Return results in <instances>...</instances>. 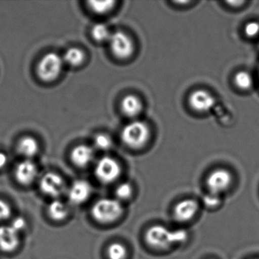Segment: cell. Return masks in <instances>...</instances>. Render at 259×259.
<instances>
[{
    "instance_id": "1",
    "label": "cell",
    "mask_w": 259,
    "mask_h": 259,
    "mask_svg": "<svg viewBox=\"0 0 259 259\" xmlns=\"http://www.w3.org/2000/svg\"><path fill=\"white\" fill-rule=\"evenodd\" d=\"M123 210V207L119 200L102 198L94 204L92 215L95 221L101 224H111L122 216Z\"/></svg>"
},
{
    "instance_id": "2",
    "label": "cell",
    "mask_w": 259,
    "mask_h": 259,
    "mask_svg": "<svg viewBox=\"0 0 259 259\" xmlns=\"http://www.w3.org/2000/svg\"><path fill=\"white\" fill-rule=\"evenodd\" d=\"M149 136V128L142 121H134L127 124L121 134L122 142L132 148L143 147L148 142Z\"/></svg>"
},
{
    "instance_id": "3",
    "label": "cell",
    "mask_w": 259,
    "mask_h": 259,
    "mask_svg": "<svg viewBox=\"0 0 259 259\" xmlns=\"http://www.w3.org/2000/svg\"><path fill=\"white\" fill-rule=\"evenodd\" d=\"M145 239L147 244L155 249H166L176 244L174 231L157 224L148 229Z\"/></svg>"
},
{
    "instance_id": "4",
    "label": "cell",
    "mask_w": 259,
    "mask_h": 259,
    "mask_svg": "<svg viewBox=\"0 0 259 259\" xmlns=\"http://www.w3.org/2000/svg\"><path fill=\"white\" fill-rule=\"evenodd\" d=\"M63 67V60L54 53L46 54L37 66V75L45 81L55 80L60 75Z\"/></svg>"
},
{
    "instance_id": "5",
    "label": "cell",
    "mask_w": 259,
    "mask_h": 259,
    "mask_svg": "<svg viewBox=\"0 0 259 259\" xmlns=\"http://www.w3.org/2000/svg\"><path fill=\"white\" fill-rule=\"evenodd\" d=\"M121 171L120 165L115 159L104 157L98 160L95 166V174L100 182L108 184L119 178Z\"/></svg>"
},
{
    "instance_id": "6",
    "label": "cell",
    "mask_w": 259,
    "mask_h": 259,
    "mask_svg": "<svg viewBox=\"0 0 259 259\" xmlns=\"http://www.w3.org/2000/svg\"><path fill=\"white\" fill-rule=\"evenodd\" d=\"M231 174L227 169H218L210 172L206 180L209 193L221 195L228 190L232 183Z\"/></svg>"
},
{
    "instance_id": "7",
    "label": "cell",
    "mask_w": 259,
    "mask_h": 259,
    "mask_svg": "<svg viewBox=\"0 0 259 259\" xmlns=\"http://www.w3.org/2000/svg\"><path fill=\"white\" fill-rule=\"evenodd\" d=\"M110 48L115 57L122 60L131 57L134 52V45L130 37L122 31L111 34L110 38Z\"/></svg>"
},
{
    "instance_id": "8",
    "label": "cell",
    "mask_w": 259,
    "mask_h": 259,
    "mask_svg": "<svg viewBox=\"0 0 259 259\" xmlns=\"http://www.w3.org/2000/svg\"><path fill=\"white\" fill-rule=\"evenodd\" d=\"M40 189L45 195L58 198L66 191V183L61 176L50 172L44 175L40 180Z\"/></svg>"
},
{
    "instance_id": "9",
    "label": "cell",
    "mask_w": 259,
    "mask_h": 259,
    "mask_svg": "<svg viewBox=\"0 0 259 259\" xmlns=\"http://www.w3.org/2000/svg\"><path fill=\"white\" fill-rule=\"evenodd\" d=\"M189 103L195 111L207 112L214 105L215 99L207 91L196 90L189 95Z\"/></svg>"
},
{
    "instance_id": "10",
    "label": "cell",
    "mask_w": 259,
    "mask_h": 259,
    "mask_svg": "<svg viewBox=\"0 0 259 259\" xmlns=\"http://www.w3.org/2000/svg\"><path fill=\"white\" fill-rule=\"evenodd\" d=\"M198 207V202L195 200H182L174 207V218L179 222H188L196 215Z\"/></svg>"
},
{
    "instance_id": "11",
    "label": "cell",
    "mask_w": 259,
    "mask_h": 259,
    "mask_svg": "<svg viewBox=\"0 0 259 259\" xmlns=\"http://www.w3.org/2000/svg\"><path fill=\"white\" fill-rule=\"evenodd\" d=\"M19 233L11 225L0 226V249L6 252L15 251L20 242Z\"/></svg>"
},
{
    "instance_id": "12",
    "label": "cell",
    "mask_w": 259,
    "mask_h": 259,
    "mask_svg": "<svg viewBox=\"0 0 259 259\" xmlns=\"http://www.w3.org/2000/svg\"><path fill=\"white\" fill-rule=\"evenodd\" d=\"M92 188L89 182L85 180H77L74 182L68 192V196L71 202L75 204H81L89 199L92 195Z\"/></svg>"
},
{
    "instance_id": "13",
    "label": "cell",
    "mask_w": 259,
    "mask_h": 259,
    "mask_svg": "<svg viewBox=\"0 0 259 259\" xmlns=\"http://www.w3.org/2000/svg\"><path fill=\"white\" fill-rule=\"evenodd\" d=\"M16 180L23 186L32 183L37 175V168L35 163L31 160H24L19 163L16 169Z\"/></svg>"
},
{
    "instance_id": "14",
    "label": "cell",
    "mask_w": 259,
    "mask_h": 259,
    "mask_svg": "<svg viewBox=\"0 0 259 259\" xmlns=\"http://www.w3.org/2000/svg\"><path fill=\"white\" fill-rule=\"evenodd\" d=\"M93 150L87 145H78L72 150L71 159L74 164L84 167L93 160Z\"/></svg>"
},
{
    "instance_id": "15",
    "label": "cell",
    "mask_w": 259,
    "mask_h": 259,
    "mask_svg": "<svg viewBox=\"0 0 259 259\" xmlns=\"http://www.w3.org/2000/svg\"><path fill=\"white\" fill-rule=\"evenodd\" d=\"M122 113L130 117L137 116L142 109V104L138 97L130 95L125 96L121 103Z\"/></svg>"
},
{
    "instance_id": "16",
    "label": "cell",
    "mask_w": 259,
    "mask_h": 259,
    "mask_svg": "<svg viewBox=\"0 0 259 259\" xmlns=\"http://www.w3.org/2000/svg\"><path fill=\"white\" fill-rule=\"evenodd\" d=\"M48 213L50 218L54 221H63L69 215V207L63 201L54 199L48 205Z\"/></svg>"
},
{
    "instance_id": "17",
    "label": "cell",
    "mask_w": 259,
    "mask_h": 259,
    "mask_svg": "<svg viewBox=\"0 0 259 259\" xmlns=\"http://www.w3.org/2000/svg\"><path fill=\"white\" fill-rule=\"evenodd\" d=\"M18 150L25 157H31L35 155L38 151V144L33 138L25 137L19 142Z\"/></svg>"
},
{
    "instance_id": "18",
    "label": "cell",
    "mask_w": 259,
    "mask_h": 259,
    "mask_svg": "<svg viewBox=\"0 0 259 259\" xmlns=\"http://www.w3.org/2000/svg\"><path fill=\"white\" fill-rule=\"evenodd\" d=\"M84 53L78 48H70L64 56L65 61L72 66H80L84 62Z\"/></svg>"
},
{
    "instance_id": "19",
    "label": "cell",
    "mask_w": 259,
    "mask_h": 259,
    "mask_svg": "<svg viewBox=\"0 0 259 259\" xmlns=\"http://www.w3.org/2000/svg\"><path fill=\"white\" fill-rule=\"evenodd\" d=\"M127 254L126 247L120 242H113L107 248L109 259H125Z\"/></svg>"
},
{
    "instance_id": "20",
    "label": "cell",
    "mask_w": 259,
    "mask_h": 259,
    "mask_svg": "<svg viewBox=\"0 0 259 259\" xmlns=\"http://www.w3.org/2000/svg\"><path fill=\"white\" fill-rule=\"evenodd\" d=\"M234 82L241 90H248L252 86V77L248 72L242 71V72H238L235 75Z\"/></svg>"
},
{
    "instance_id": "21",
    "label": "cell",
    "mask_w": 259,
    "mask_h": 259,
    "mask_svg": "<svg viewBox=\"0 0 259 259\" xmlns=\"http://www.w3.org/2000/svg\"><path fill=\"white\" fill-rule=\"evenodd\" d=\"M92 11L98 14L108 13L114 7V1H89L88 3Z\"/></svg>"
},
{
    "instance_id": "22",
    "label": "cell",
    "mask_w": 259,
    "mask_h": 259,
    "mask_svg": "<svg viewBox=\"0 0 259 259\" xmlns=\"http://www.w3.org/2000/svg\"><path fill=\"white\" fill-rule=\"evenodd\" d=\"M92 36L97 41L103 42L110 40L111 34L108 28L104 24H97L92 28Z\"/></svg>"
},
{
    "instance_id": "23",
    "label": "cell",
    "mask_w": 259,
    "mask_h": 259,
    "mask_svg": "<svg viewBox=\"0 0 259 259\" xmlns=\"http://www.w3.org/2000/svg\"><path fill=\"white\" fill-rule=\"evenodd\" d=\"M115 193L119 201L128 200L133 196V186L128 183H122L116 188Z\"/></svg>"
},
{
    "instance_id": "24",
    "label": "cell",
    "mask_w": 259,
    "mask_h": 259,
    "mask_svg": "<svg viewBox=\"0 0 259 259\" xmlns=\"http://www.w3.org/2000/svg\"><path fill=\"white\" fill-rule=\"evenodd\" d=\"M203 203L207 208H215L221 204V199L220 195L208 193L203 197Z\"/></svg>"
},
{
    "instance_id": "25",
    "label": "cell",
    "mask_w": 259,
    "mask_h": 259,
    "mask_svg": "<svg viewBox=\"0 0 259 259\" xmlns=\"http://www.w3.org/2000/svg\"><path fill=\"white\" fill-rule=\"evenodd\" d=\"M95 144L97 148L101 150H107L111 147V139L105 134H99L95 139Z\"/></svg>"
},
{
    "instance_id": "26",
    "label": "cell",
    "mask_w": 259,
    "mask_h": 259,
    "mask_svg": "<svg viewBox=\"0 0 259 259\" xmlns=\"http://www.w3.org/2000/svg\"><path fill=\"white\" fill-rule=\"evenodd\" d=\"M11 214L12 209L10 204L4 200L0 199V221L9 219Z\"/></svg>"
},
{
    "instance_id": "27",
    "label": "cell",
    "mask_w": 259,
    "mask_h": 259,
    "mask_svg": "<svg viewBox=\"0 0 259 259\" xmlns=\"http://www.w3.org/2000/svg\"><path fill=\"white\" fill-rule=\"evenodd\" d=\"M245 35L248 37H254L259 34V23L257 22H250L245 25L244 29Z\"/></svg>"
},
{
    "instance_id": "28",
    "label": "cell",
    "mask_w": 259,
    "mask_h": 259,
    "mask_svg": "<svg viewBox=\"0 0 259 259\" xmlns=\"http://www.w3.org/2000/svg\"><path fill=\"white\" fill-rule=\"evenodd\" d=\"M11 226L19 233V232L22 231V230L25 228L26 222H25L24 218H18L14 220Z\"/></svg>"
},
{
    "instance_id": "29",
    "label": "cell",
    "mask_w": 259,
    "mask_h": 259,
    "mask_svg": "<svg viewBox=\"0 0 259 259\" xmlns=\"http://www.w3.org/2000/svg\"><path fill=\"white\" fill-rule=\"evenodd\" d=\"M7 160L8 159L7 155L4 153L0 152V169H2L7 165Z\"/></svg>"
}]
</instances>
